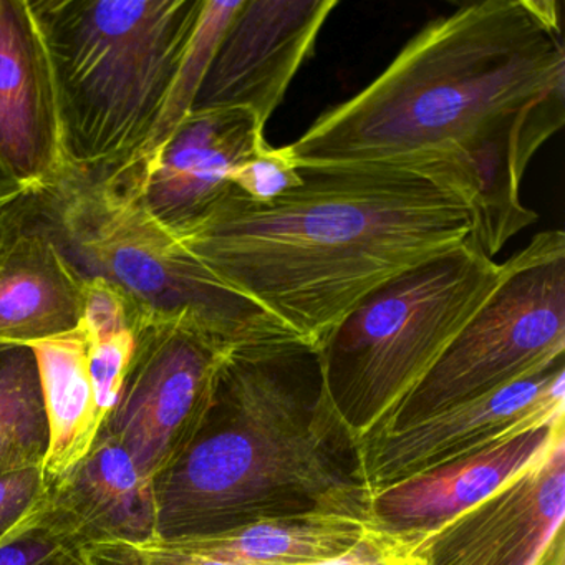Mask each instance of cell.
Wrapping results in <instances>:
<instances>
[{"label":"cell","instance_id":"obj_9","mask_svg":"<svg viewBox=\"0 0 565 565\" xmlns=\"http://www.w3.org/2000/svg\"><path fill=\"white\" fill-rule=\"evenodd\" d=\"M565 433L498 491L413 545L419 565H547L564 551Z\"/></svg>","mask_w":565,"mask_h":565},{"label":"cell","instance_id":"obj_3","mask_svg":"<svg viewBox=\"0 0 565 565\" xmlns=\"http://www.w3.org/2000/svg\"><path fill=\"white\" fill-rule=\"evenodd\" d=\"M554 0H486L429 22L286 151L300 167L428 160L565 85Z\"/></svg>","mask_w":565,"mask_h":565},{"label":"cell","instance_id":"obj_21","mask_svg":"<svg viewBox=\"0 0 565 565\" xmlns=\"http://www.w3.org/2000/svg\"><path fill=\"white\" fill-rule=\"evenodd\" d=\"M243 4L244 0H204L196 28L178 65L153 131L138 157L124 167H141L148 163L173 137L184 118L193 111L194 102L210 71L214 54Z\"/></svg>","mask_w":565,"mask_h":565},{"label":"cell","instance_id":"obj_16","mask_svg":"<svg viewBox=\"0 0 565 565\" xmlns=\"http://www.w3.org/2000/svg\"><path fill=\"white\" fill-rule=\"evenodd\" d=\"M87 277L15 206L0 214V343L32 345L78 329Z\"/></svg>","mask_w":565,"mask_h":565},{"label":"cell","instance_id":"obj_24","mask_svg":"<svg viewBox=\"0 0 565 565\" xmlns=\"http://www.w3.org/2000/svg\"><path fill=\"white\" fill-rule=\"evenodd\" d=\"M230 181L249 200L267 203L296 188L300 183V170L290 160L286 148L266 145L241 163Z\"/></svg>","mask_w":565,"mask_h":565},{"label":"cell","instance_id":"obj_23","mask_svg":"<svg viewBox=\"0 0 565 565\" xmlns=\"http://www.w3.org/2000/svg\"><path fill=\"white\" fill-rule=\"evenodd\" d=\"M85 332V330H84ZM88 339V373L102 425L110 418L124 392L134 362L137 335L134 327Z\"/></svg>","mask_w":565,"mask_h":565},{"label":"cell","instance_id":"obj_13","mask_svg":"<svg viewBox=\"0 0 565 565\" xmlns=\"http://www.w3.org/2000/svg\"><path fill=\"white\" fill-rule=\"evenodd\" d=\"M565 124V85L502 115L446 153L471 210L472 241L495 256L511 237L537 221L521 203L522 178L539 148Z\"/></svg>","mask_w":565,"mask_h":565},{"label":"cell","instance_id":"obj_6","mask_svg":"<svg viewBox=\"0 0 565 565\" xmlns=\"http://www.w3.org/2000/svg\"><path fill=\"white\" fill-rule=\"evenodd\" d=\"M475 241L376 287L320 343L333 408L359 443L418 385L501 280Z\"/></svg>","mask_w":565,"mask_h":565},{"label":"cell","instance_id":"obj_11","mask_svg":"<svg viewBox=\"0 0 565 565\" xmlns=\"http://www.w3.org/2000/svg\"><path fill=\"white\" fill-rule=\"evenodd\" d=\"M337 6V0H244L193 111L246 110L266 127Z\"/></svg>","mask_w":565,"mask_h":565},{"label":"cell","instance_id":"obj_10","mask_svg":"<svg viewBox=\"0 0 565 565\" xmlns=\"http://www.w3.org/2000/svg\"><path fill=\"white\" fill-rule=\"evenodd\" d=\"M565 422V365L446 409L402 431L360 441L370 492L461 458L509 436Z\"/></svg>","mask_w":565,"mask_h":565},{"label":"cell","instance_id":"obj_25","mask_svg":"<svg viewBox=\"0 0 565 565\" xmlns=\"http://www.w3.org/2000/svg\"><path fill=\"white\" fill-rule=\"evenodd\" d=\"M49 498L42 468H25L0 475V542Z\"/></svg>","mask_w":565,"mask_h":565},{"label":"cell","instance_id":"obj_18","mask_svg":"<svg viewBox=\"0 0 565 565\" xmlns=\"http://www.w3.org/2000/svg\"><path fill=\"white\" fill-rule=\"evenodd\" d=\"M370 527L345 515L267 519L206 537L163 541L178 551L226 565H323L355 551Z\"/></svg>","mask_w":565,"mask_h":565},{"label":"cell","instance_id":"obj_14","mask_svg":"<svg viewBox=\"0 0 565 565\" xmlns=\"http://www.w3.org/2000/svg\"><path fill=\"white\" fill-rule=\"evenodd\" d=\"M250 111H191L163 148L141 167H125L141 201L168 230L203 216L231 190V174L266 147Z\"/></svg>","mask_w":565,"mask_h":565},{"label":"cell","instance_id":"obj_5","mask_svg":"<svg viewBox=\"0 0 565 565\" xmlns=\"http://www.w3.org/2000/svg\"><path fill=\"white\" fill-rule=\"evenodd\" d=\"M14 206L41 224L85 277L115 284L154 316L186 320L224 349L302 340L188 253L147 210L128 171L68 168Z\"/></svg>","mask_w":565,"mask_h":565},{"label":"cell","instance_id":"obj_8","mask_svg":"<svg viewBox=\"0 0 565 565\" xmlns=\"http://www.w3.org/2000/svg\"><path fill=\"white\" fill-rule=\"evenodd\" d=\"M137 349L117 408L105 423L153 481L200 428L231 350L186 320L137 307Z\"/></svg>","mask_w":565,"mask_h":565},{"label":"cell","instance_id":"obj_19","mask_svg":"<svg viewBox=\"0 0 565 565\" xmlns=\"http://www.w3.org/2000/svg\"><path fill=\"white\" fill-rule=\"evenodd\" d=\"M38 362L47 419L44 472L47 489L65 478L94 448L102 425L88 373V339L81 326L29 345Z\"/></svg>","mask_w":565,"mask_h":565},{"label":"cell","instance_id":"obj_22","mask_svg":"<svg viewBox=\"0 0 565 565\" xmlns=\"http://www.w3.org/2000/svg\"><path fill=\"white\" fill-rule=\"evenodd\" d=\"M0 565H84V557L55 521L47 498L0 542Z\"/></svg>","mask_w":565,"mask_h":565},{"label":"cell","instance_id":"obj_26","mask_svg":"<svg viewBox=\"0 0 565 565\" xmlns=\"http://www.w3.org/2000/svg\"><path fill=\"white\" fill-rule=\"evenodd\" d=\"M323 565H419V562L413 557L412 547L383 537L370 529V534L355 551Z\"/></svg>","mask_w":565,"mask_h":565},{"label":"cell","instance_id":"obj_7","mask_svg":"<svg viewBox=\"0 0 565 565\" xmlns=\"http://www.w3.org/2000/svg\"><path fill=\"white\" fill-rule=\"evenodd\" d=\"M501 267L494 292L366 438L402 431L564 360V231L535 234Z\"/></svg>","mask_w":565,"mask_h":565},{"label":"cell","instance_id":"obj_4","mask_svg":"<svg viewBox=\"0 0 565 565\" xmlns=\"http://www.w3.org/2000/svg\"><path fill=\"white\" fill-rule=\"evenodd\" d=\"M204 0L31 2L57 85L71 168L110 173L153 131Z\"/></svg>","mask_w":565,"mask_h":565},{"label":"cell","instance_id":"obj_27","mask_svg":"<svg viewBox=\"0 0 565 565\" xmlns=\"http://www.w3.org/2000/svg\"><path fill=\"white\" fill-rule=\"evenodd\" d=\"M24 196V188L12 177L4 161L0 160V214L8 211L9 207L14 206V204Z\"/></svg>","mask_w":565,"mask_h":565},{"label":"cell","instance_id":"obj_20","mask_svg":"<svg viewBox=\"0 0 565 565\" xmlns=\"http://www.w3.org/2000/svg\"><path fill=\"white\" fill-rule=\"evenodd\" d=\"M47 445L34 352L28 345L0 343V475L42 468Z\"/></svg>","mask_w":565,"mask_h":565},{"label":"cell","instance_id":"obj_17","mask_svg":"<svg viewBox=\"0 0 565 565\" xmlns=\"http://www.w3.org/2000/svg\"><path fill=\"white\" fill-rule=\"evenodd\" d=\"M49 508L81 551L107 542L157 539L153 481L105 429L90 452L49 488Z\"/></svg>","mask_w":565,"mask_h":565},{"label":"cell","instance_id":"obj_15","mask_svg":"<svg viewBox=\"0 0 565 565\" xmlns=\"http://www.w3.org/2000/svg\"><path fill=\"white\" fill-rule=\"evenodd\" d=\"M564 433L565 422L529 429L373 492L366 525L413 547L498 491Z\"/></svg>","mask_w":565,"mask_h":565},{"label":"cell","instance_id":"obj_1","mask_svg":"<svg viewBox=\"0 0 565 565\" xmlns=\"http://www.w3.org/2000/svg\"><path fill=\"white\" fill-rule=\"evenodd\" d=\"M259 203L236 186L168 230L221 280L319 349L376 287L471 239L448 158L300 167Z\"/></svg>","mask_w":565,"mask_h":565},{"label":"cell","instance_id":"obj_12","mask_svg":"<svg viewBox=\"0 0 565 565\" xmlns=\"http://www.w3.org/2000/svg\"><path fill=\"white\" fill-rule=\"evenodd\" d=\"M0 160L25 194L71 168L51 57L28 0H0Z\"/></svg>","mask_w":565,"mask_h":565},{"label":"cell","instance_id":"obj_2","mask_svg":"<svg viewBox=\"0 0 565 565\" xmlns=\"http://www.w3.org/2000/svg\"><path fill=\"white\" fill-rule=\"evenodd\" d=\"M153 492L160 541L296 515L366 522L359 439L330 402L319 349L292 340L231 350L200 428Z\"/></svg>","mask_w":565,"mask_h":565}]
</instances>
